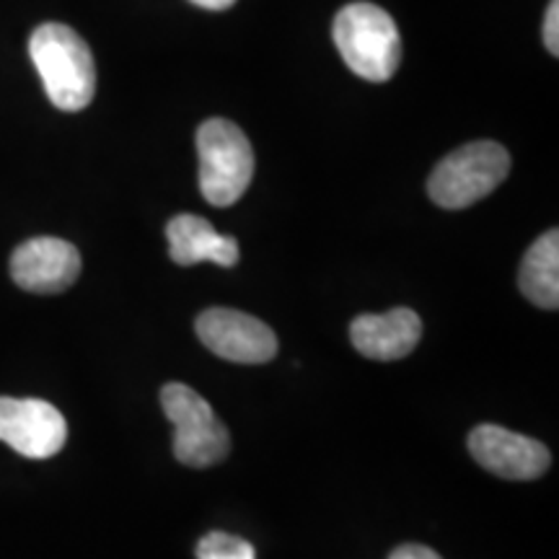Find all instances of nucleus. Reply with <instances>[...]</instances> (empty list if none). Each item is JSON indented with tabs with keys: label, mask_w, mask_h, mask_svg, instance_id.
Masks as SVG:
<instances>
[{
	"label": "nucleus",
	"mask_w": 559,
	"mask_h": 559,
	"mask_svg": "<svg viewBox=\"0 0 559 559\" xmlns=\"http://www.w3.org/2000/svg\"><path fill=\"white\" fill-rule=\"evenodd\" d=\"M190 3L200 5V9H207V11H226L236 3V0H190Z\"/></svg>",
	"instance_id": "obj_16"
},
{
	"label": "nucleus",
	"mask_w": 559,
	"mask_h": 559,
	"mask_svg": "<svg viewBox=\"0 0 559 559\" xmlns=\"http://www.w3.org/2000/svg\"><path fill=\"white\" fill-rule=\"evenodd\" d=\"M469 451L481 469L510 481L539 479L551 464L547 445L500 425L474 428L469 432Z\"/></svg>",
	"instance_id": "obj_8"
},
{
	"label": "nucleus",
	"mask_w": 559,
	"mask_h": 559,
	"mask_svg": "<svg viewBox=\"0 0 559 559\" xmlns=\"http://www.w3.org/2000/svg\"><path fill=\"white\" fill-rule=\"evenodd\" d=\"M521 293L539 309L555 311L559 306V234L547 230L523 254L519 272Z\"/></svg>",
	"instance_id": "obj_12"
},
{
	"label": "nucleus",
	"mask_w": 559,
	"mask_h": 559,
	"mask_svg": "<svg viewBox=\"0 0 559 559\" xmlns=\"http://www.w3.org/2000/svg\"><path fill=\"white\" fill-rule=\"evenodd\" d=\"M200 190L210 205L228 207L243 198L254 177V151L239 124L205 120L198 130Z\"/></svg>",
	"instance_id": "obj_3"
},
{
	"label": "nucleus",
	"mask_w": 559,
	"mask_h": 559,
	"mask_svg": "<svg viewBox=\"0 0 559 559\" xmlns=\"http://www.w3.org/2000/svg\"><path fill=\"white\" fill-rule=\"evenodd\" d=\"M29 55L55 107L62 111H81L94 102V55L79 32L55 21L41 24L29 39Z\"/></svg>",
	"instance_id": "obj_1"
},
{
	"label": "nucleus",
	"mask_w": 559,
	"mask_h": 559,
	"mask_svg": "<svg viewBox=\"0 0 559 559\" xmlns=\"http://www.w3.org/2000/svg\"><path fill=\"white\" fill-rule=\"evenodd\" d=\"M0 440L26 459H50L68 440V423L45 400L0 396Z\"/></svg>",
	"instance_id": "obj_7"
},
{
	"label": "nucleus",
	"mask_w": 559,
	"mask_h": 559,
	"mask_svg": "<svg viewBox=\"0 0 559 559\" xmlns=\"http://www.w3.org/2000/svg\"><path fill=\"white\" fill-rule=\"evenodd\" d=\"M194 330L210 353L241 366H260L277 355V337L264 321L236 309L202 311Z\"/></svg>",
	"instance_id": "obj_6"
},
{
	"label": "nucleus",
	"mask_w": 559,
	"mask_h": 559,
	"mask_svg": "<svg viewBox=\"0 0 559 559\" xmlns=\"http://www.w3.org/2000/svg\"><path fill=\"white\" fill-rule=\"evenodd\" d=\"M334 45L362 81L383 83L400 70L402 37L394 19L373 3H349L334 19Z\"/></svg>",
	"instance_id": "obj_2"
},
{
	"label": "nucleus",
	"mask_w": 559,
	"mask_h": 559,
	"mask_svg": "<svg viewBox=\"0 0 559 559\" xmlns=\"http://www.w3.org/2000/svg\"><path fill=\"white\" fill-rule=\"evenodd\" d=\"M544 45L551 55H559V0H551L544 19Z\"/></svg>",
	"instance_id": "obj_14"
},
{
	"label": "nucleus",
	"mask_w": 559,
	"mask_h": 559,
	"mask_svg": "<svg viewBox=\"0 0 559 559\" xmlns=\"http://www.w3.org/2000/svg\"><path fill=\"white\" fill-rule=\"evenodd\" d=\"M389 559H440V555L423 544H402L391 551Z\"/></svg>",
	"instance_id": "obj_15"
},
{
	"label": "nucleus",
	"mask_w": 559,
	"mask_h": 559,
	"mask_svg": "<svg viewBox=\"0 0 559 559\" xmlns=\"http://www.w3.org/2000/svg\"><path fill=\"white\" fill-rule=\"evenodd\" d=\"M423 321L412 309H391L389 313H362L349 326V340L362 358L402 360L419 345Z\"/></svg>",
	"instance_id": "obj_10"
},
{
	"label": "nucleus",
	"mask_w": 559,
	"mask_h": 559,
	"mask_svg": "<svg viewBox=\"0 0 559 559\" xmlns=\"http://www.w3.org/2000/svg\"><path fill=\"white\" fill-rule=\"evenodd\" d=\"M160 407L174 425V456L192 469L221 464L230 453V432L207 400L185 383L160 389Z\"/></svg>",
	"instance_id": "obj_5"
},
{
	"label": "nucleus",
	"mask_w": 559,
	"mask_h": 559,
	"mask_svg": "<svg viewBox=\"0 0 559 559\" xmlns=\"http://www.w3.org/2000/svg\"><path fill=\"white\" fill-rule=\"evenodd\" d=\"M169 257L179 267H192L200 262H213L221 267H234L239 262V241L223 236L200 215H177L166 226Z\"/></svg>",
	"instance_id": "obj_11"
},
{
	"label": "nucleus",
	"mask_w": 559,
	"mask_h": 559,
	"mask_svg": "<svg viewBox=\"0 0 559 559\" xmlns=\"http://www.w3.org/2000/svg\"><path fill=\"white\" fill-rule=\"evenodd\" d=\"M198 559H257V551L241 536L213 531V534H205L200 539Z\"/></svg>",
	"instance_id": "obj_13"
},
{
	"label": "nucleus",
	"mask_w": 559,
	"mask_h": 559,
	"mask_svg": "<svg viewBox=\"0 0 559 559\" xmlns=\"http://www.w3.org/2000/svg\"><path fill=\"white\" fill-rule=\"evenodd\" d=\"M81 275V254L73 243L39 236L24 241L11 254V277L21 290L52 296L68 290Z\"/></svg>",
	"instance_id": "obj_9"
},
{
	"label": "nucleus",
	"mask_w": 559,
	"mask_h": 559,
	"mask_svg": "<svg viewBox=\"0 0 559 559\" xmlns=\"http://www.w3.org/2000/svg\"><path fill=\"white\" fill-rule=\"evenodd\" d=\"M508 174V151L495 140H477L440 160L430 174L428 192L440 207L464 210L498 190Z\"/></svg>",
	"instance_id": "obj_4"
}]
</instances>
